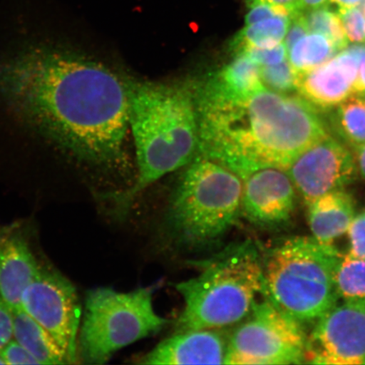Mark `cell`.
Wrapping results in <instances>:
<instances>
[{"instance_id":"30bf717a","label":"cell","mask_w":365,"mask_h":365,"mask_svg":"<svg viewBox=\"0 0 365 365\" xmlns=\"http://www.w3.org/2000/svg\"><path fill=\"white\" fill-rule=\"evenodd\" d=\"M286 171L307 205L331 191L344 190L359 176L356 158L329 135L300 153Z\"/></svg>"},{"instance_id":"836d02e7","label":"cell","mask_w":365,"mask_h":365,"mask_svg":"<svg viewBox=\"0 0 365 365\" xmlns=\"http://www.w3.org/2000/svg\"><path fill=\"white\" fill-rule=\"evenodd\" d=\"M301 11L314 10V9L329 6L330 0H299Z\"/></svg>"},{"instance_id":"6da1fadb","label":"cell","mask_w":365,"mask_h":365,"mask_svg":"<svg viewBox=\"0 0 365 365\" xmlns=\"http://www.w3.org/2000/svg\"><path fill=\"white\" fill-rule=\"evenodd\" d=\"M0 30V129L71 166L125 163L126 79L70 31L18 13Z\"/></svg>"},{"instance_id":"7c38bea8","label":"cell","mask_w":365,"mask_h":365,"mask_svg":"<svg viewBox=\"0 0 365 365\" xmlns=\"http://www.w3.org/2000/svg\"><path fill=\"white\" fill-rule=\"evenodd\" d=\"M296 189L289 173L278 168H264L243 180L242 217L263 228L287 225L293 216Z\"/></svg>"},{"instance_id":"e0dca14e","label":"cell","mask_w":365,"mask_h":365,"mask_svg":"<svg viewBox=\"0 0 365 365\" xmlns=\"http://www.w3.org/2000/svg\"><path fill=\"white\" fill-rule=\"evenodd\" d=\"M308 205V223L314 239L322 244L333 242L348 232L356 217L352 195L344 190L319 196Z\"/></svg>"},{"instance_id":"8d00e7d4","label":"cell","mask_w":365,"mask_h":365,"mask_svg":"<svg viewBox=\"0 0 365 365\" xmlns=\"http://www.w3.org/2000/svg\"><path fill=\"white\" fill-rule=\"evenodd\" d=\"M7 230H0V244L4 238V235L6 234Z\"/></svg>"},{"instance_id":"74e56055","label":"cell","mask_w":365,"mask_h":365,"mask_svg":"<svg viewBox=\"0 0 365 365\" xmlns=\"http://www.w3.org/2000/svg\"><path fill=\"white\" fill-rule=\"evenodd\" d=\"M0 364H7L6 360L3 358L1 353H0Z\"/></svg>"},{"instance_id":"ac0fdd59","label":"cell","mask_w":365,"mask_h":365,"mask_svg":"<svg viewBox=\"0 0 365 365\" xmlns=\"http://www.w3.org/2000/svg\"><path fill=\"white\" fill-rule=\"evenodd\" d=\"M14 339L40 364H70L65 351L54 337L21 308L14 310Z\"/></svg>"},{"instance_id":"8fae6325","label":"cell","mask_w":365,"mask_h":365,"mask_svg":"<svg viewBox=\"0 0 365 365\" xmlns=\"http://www.w3.org/2000/svg\"><path fill=\"white\" fill-rule=\"evenodd\" d=\"M318 364H365V304H337L317 319L307 360Z\"/></svg>"},{"instance_id":"4316f807","label":"cell","mask_w":365,"mask_h":365,"mask_svg":"<svg viewBox=\"0 0 365 365\" xmlns=\"http://www.w3.org/2000/svg\"><path fill=\"white\" fill-rule=\"evenodd\" d=\"M350 251L354 257L365 259V222L364 215L356 216L348 230Z\"/></svg>"},{"instance_id":"7a4b0ae2","label":"cell","mask_w":365,"mask_h":365,"mask_svg":"<svg viewBox=\"0 0 365 365\" xmlns=\"http://www.w3.org/2000/svg\"><path fill=\"white\" fill-rule=\"evenodd\" d=\"M129 125L138 173L129 188L110 195L120 215L161 178L188 166L198 153L197 109L193 84L126 79Z\"/></svg>"},{"instance_id":"7402d4cb","label":"cell","mask_w":365,"mask_h":365,"mask_svg":"<svg viewBox=\"0 0 365 365\" xmlns=\"http://www.w3.org/2000/svg\"><path fill=\"white\" fill-rule=\"evenodd\" d=\"M336 285L344 302L365 304V259L342 255L336 269Z\"/></svg>"},{"instance_id":"d4e9b609","label":"cell","mask_w":365,"mask_h":365,"mask_svg":"<svg viewBox=\"0 0 365 365\" xmlns=\"http://www.w3.org/2000/svg\"><path fill=\"white\" fill-rule=\"evenodd\" d=\"M349 39L354 43H365V14L358 7L339 9L336 11Z\"/></svg>"},{"instance_id":"3957f363","label":"cell","mask_w":365,"mask_h":365,"mask_svg":"<svg viewBox=\"0 0 365 365\" xmlns=\"http://www.w3.org/2000/svg\"><path fill=\"white\" fill-rule=\"evenodd\" d=\"M195 264L197 275L175 284L184 300L177 331L237 325L267 294L262 255L251 241L228 246Z\"/></svg>"},{"instance_id":"44dd1931","label":"cell","mask_w":365,"mask_h":365,"mask_svg":"<svg viewBox=\"0 0 365 365\" xmlns=\"http://www.w3.org/2000/svg\"><path fill=\"white\" fill-rule=\"evenodd\" d=\"M336 50L325 36L305 35L287 52V59L297 74L308 72L322 65L336 53Z\"/></svg>"},{"instance_id":"52a82bcc","label":"cell","mask_w":365,"mask_h":365,"mask_svg":"<svg viewBox=\"0 0 365 365\" xmlns=\"http://www.w3.org/2000/svg\"><path fill=\"white\" fill-rule=\"evenodd\" d=\"M153 294L150 287L125 293L110 287L90 291L80 327L79 360L103 364L118 351L163 329L170 322L155 310Z\"/></svg>"},{"instance_id":"d6986e66","label":"cell","mask_w":365,"mask_h":365,"mask_svg":"<svg viewBox=\"0 0 365 365\" xmlns=\"http://www.w3.org/2000/svg\"><path fill=\"white\" fill-rule=\"evenodd\" d=\"M290 16H275L245 25L230 43L234 54L250 48H267L284 42L289 29Z\"/></svg>"},{"instance_id":"5bb4252c","label":"cell","mask_w":365,"mask_h":365,"mask_svg":"<svg viewBox=\"0 0 365 365\" xmlns=\"http://www.w3.org/2000/svg\"><path fill=\"white\" fill-rule=\"evenodd\" d=\"M219 330L177 331L140 359L143 364H225L227 339Z\"/></svg>"},{"instance_id":"5b68a950","label":"cell","mask_w":365,"mask_h":365,"mask_svg":"<svg viewBox=\"0 0 365 365\" xmlns=\"http://www.w3.org/2000/svg\"><path fill=\"white\" fill-rule=\"evenodd\" d=\"M234 134L240 149L259 170H284L300 153L328 135L317 109L307 100L267 88L246 100Z\"/></svg>"},{"instance_id":"277c9868","label":"cell","mask_w":365,"mask_h":365,"mask_svg":"<svg viewBox=\"0 0 365 365\" xmlns=\"http://www.w3.org/2000/svg\"><path fill=\"white\" fill-rule=\"evenodd\" d=\"M342 255L332 245L295 237L262 257L267 295L301 324L317 322L339 303L336 269Z\"/></svg>"},{"instance_id":"484cf974","label":"cell","mask_w":365,"mask_h":365,"mask_svg":"<svg viewBox=\"0 0 365 365\" xmlns=\"http://www.w3.org/2000/svg\"><path fill=\"white\" fill-rule=\"evenodd\" d=\"M241 53L247 54L259 66L278 65L287 58V50L284 42L273 48H250Z\"/></svg>"},{"instance_id":"e575fe53","label":"cell","mask_w":365,"mask_h":365,"mask_svg":"<svg viewBox=\"0 0 365 365\" xmlns=\"http://www.w3.org/2000/svg\"><path fill=\"white\" fill-rule=\"evenodd\" d=\"M355 158L356 162H357L359 175L365 180V145L357 150V156Z\"/></svg>"},{"instance_id":"1f68e13d","label":"cell","mask_w":365,"mask_h":365,"mask_svg":"<svg viewBox=\"0 0 365 365\" xmlns=\"http://www.w3.org/2000/svg\"><path fill=\"white\" fill-rule=\"evenodd\" d=\"M258 2L266 3L280 9V10L286 12L289 16L296 12L302 11L300 9L299 0H246L247 6Z\"/></svg>"},{"instance_id":"f546056e","label":"cell","mask_w":365,"mask_h":365,"mask_svg":"<svg viewBox=\"0 0 365 365\" xmlns=\"http://www.w3.org/2000/svg\"><path fill=\"white\" fill-rule=\"evenodd\" d=\"M309 33L307 22H305L303 11H298L290 16L289 29L284 38L287 52L293 48L298 41Z\"/></svg>"},{"instance_id":"ffe728a7","label":"cell","mask_w":365,"mask_h":365,"mask_svg":"<svg viewBox=\"0 0 365 365\" xmlns=\"http://www.w3.org/2000/svg\"><path fill=\"white\" fill-rule=\"evenodd\" d=\"M336 133L356 150L365 145V97L351 96L335 107L331 117Z\"/></svg>"},{"instance_id":"83f0119b","label":"cell","mask_w":365,"mask_h":365,"mask_svg":"<svg viewBox=\"0 0 365 365\" xmlns=\"http://www.w3.org/2000/svg\"><path fill=\"white\" fill-rule=\"evenodd\" d=\"M0 353L7 364H40L24 346L14 339Z\"/></svg>"},{"instance_id":"d590c367","label":"cell","mask_w":365,"mask_h":365,"mask_svg":"<svg viewBox=\"0 0 365 365\" xmlns=\"http://www.w3.org/2000/svg\"><path fill=\"white\" fill-rule=\"evenodd\" d=\"M364 0H330V3L336 4L339 9H348L362 6Z\"/></svg>"},{"instance_id":"d6a6232c","label":"cell","mask_w":365,"mask_h":365,"mask_svg":"<svg viewBox=\"0 0 365 365\" xmlns=\"http://www.w3.org/2000/svg\"><path fill=\"white\" fill-rule=\"evenodd\" d=\"M355 95H365V54L360 61L357 79L354 85Z\"/></svg>"},{"instance_id":"8992f818","label":"cell","mask_w":365,"mask_h":365,"mask_svg":"<svg viewBox=\"0 0 365 365\" xmlns=\"http://www.w3.org/2000/svg\"><path fill=\"white\" fill-rule=\"evenodd\" d=\"M243 180L222 164L196 156L173 195L168 219L176 239L203 247L225 236L242 217Z\"/></svg>"},{"instance_id":"cb8c5ba5","label":"cell","mask_w":365,"mask_h":365,"mask_svg":"<svg viewBox=\"0 0 365 365\" xmlns=\"http://www.w3.org/2000/svg\"><path fill=\"white\" fill-rule=\"evenodd\" d=\"M297 72L289 59L275 66H261L262 83L268 90L289 94L296 91Z\"/></svg>"},{"instance_id":"f35d334b","label":"cell","mask_w":365,"mask_h":365,"mask_svg":"<svg viewBox=\"0 0 365 365\" xmlns=\"http://www.w3.org/2000/svg\"><path fill=\"white\" fill-rule=\"evenodd\" d=\"M362 6H363L362 10H363V11H364V14H365V0H364V2H363V4H362Z\"/></svg>"},{"instance_id":"2e32d148","label":"cell","mask_w":365,"mask_h":365,"mask_svg":"<svg viewBox=\"0 0 365 365\" xmlns=\"http://www.w3.org/2000/svg\"><path fill=\"white\" fill-rule=\"evenodd\" d=\"M234 56L220 71L195 84L196 90L214 97L242 100L266 88L261 78V66L245 53Z\"/></svg>"},{"instance_id":"4dcf8cb0","label":"cell","mask_w":365,"mask_h":365,"mask_svg":"<svg viewBox=\"0 0 365 365\" xmlns=\"http://www.w3.org/2000/svg\"><path fill=\"white\" fill-rule=\"evenodd\" d=\"M249 11L245 16V24L251 25L255 22L269 19L275 16H289L286 12L266 3H255L248 6Z\"/></svg>"},{"instance_id":"9a60e30c","label":"cell","mask_w":365,"mask_h":365,"mask_svg":"<svg viewBox=\"0 0 365 365\" xmlns=\"http://www.w3.org/2000/svg\"><path fill=\"white\" fill-rule=\"evenodd\" d=\"M41 271L26 240L7 231L0 244V296L13 310L21 308L23 293Z\"/></svg>"},{"instance_id":"9c48e42d","label":"cell","mask_w":365,"mask_h":365,"mask_svg":"<svg viewBox=\"0 0 365 365\" xmlns=\"http://www.w3.org/2000/svg\"><path fill=\"white\" fill-rule=\"evenodd\" d=\"M21 308L54 337L70 364L79 363L81 307L70 281L56 271L42 268L23 293Z\"/></svg>"},{"instance_id":"603a6c76","label":"cell","mask_w":365,"mask_h":365,"mask_svg":"<svg viewBox=\"0 0 365 365\" xmlns=\"http://www.w3.org/2000/svg\"><path fill=\"white\" fill-rule=\"evenodd\" d=\"M309 33L325 36L334 45L336 52H340L349 44L344 26L336 12L328 6L303 11Z\"/></svg>"},{"instance_id":"ba28073f","label":"cell","mask_w":365,"mask_h":365,"mask_svg":"<svg viewBox=\"0 0 365 365\" xmlns=\"http://www.w3.org/2000/svg\"><path fill=\"white\" fill-rule=\"evenodd\" d=\"M307 344L302 324L264 294L227 339L225 364H302L307 360Z\"/></svg>"},{"instance_id":"ab89813d","label":"cell","mask_w":365,"mask_h":365,"mask_svg":"<svg viewBox=\"0 0 365 365\" xmlns=\"http://www.w3.org/2000/svg\"><path fill=\"white\" fill-rule=\"evenodd\" d=\"M363 215H364V222H365V211H364V212L363 213Z\"/></svg>"},{"instance_id":"f1b7e54d","label":"cell","mask_w":365,"mask_h":365,"mask_svg":"<svg viewBox=\"0 0 365 365\" xmlns=\"http://www.w3.org/2000/svg\"><path fill=\"white\" fill-rule=\"evenodd\" d=\"M14 339V310L0 296V351Z\"/></svg>"},{"instance_id":"4fadbf2b","label":"cell","mask_w":365,"mask_h":365,"mask_svg":"<svg viewBox=\"0 0 365 365\" xmlns=\"http://www.w3.org/2000/svg\"><path fill=\"white\" fill-rule=\"evenodd\" d=\"M364 54V44L346 46L322 65L298 74L296 91L318 111L334 108L355 95V81Z\"/></svg>"}]
</instances>
